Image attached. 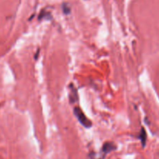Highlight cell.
Returning <instances> with one entry per match:
<instances>
[{
	"label": "cell",
	"mask_w": 159,
	"mask_h": 159,
	"mask_svg": "<svg viewBox=\"0 0 159 159\" xmlns=\"http://www.w3.org/2000/svg\"><path fill=\"white\" fill-rule=\"evenodd\" d=\"M62 10L65 14H69L70 13V7L67 4H63L62 5Z\"/></svg>",
	"instance_id": "obj_6"
},
{
	"label": "cell",
	"mask_w": 159,
	"mask_h": 159,
	"mask_svg": "<svg viewBox=\"0 0 159 159\" xmlns=\"http://www.w3.org/2000/svg\"><path fill=\"white\" fill-rule=\"evenodd\" d=\"M138 138L140 140L143 146L145 145L146 140H147V134H146V131L144 128H141V130H140V134H139Z\"/></svg>",
	"instance_id": "obj_4"
},
{
	"label": "cell",
	"mask_w": 159,
	"mask_h": 159,
	"mask_svg": "<svg viewBox=\"0 0 159 159\" xmlns=\"http://www.w3.org/2000/svg\"><path fill=\"white\" fill-rule=\"evenodd\" d=\"M69 99H70V102L74 104V103L77 102L79 100L78 97V93H77V90L76 89V87H74V85L73 84H70V87H69Z\"/></svg>",
	"instance_id": "obj_2"
},
{
	"label": "cell",
	"mask_w": 159,
	"mask_h": 159,
	"mask_svg": "<svg viewBox=\"0 0 159 159\" xmlns=\"http://www.w3.org/2000/svg\"><path fill=\"white\" fill-rule=\"evenodd\" d=\"M51 17V13L49 12H46V11L43 10L41 11V13H40L39 17H38V19L41 20V19H50Z\"/></svg>",
	"instance_id": "obj_5"
},
{
	"label": "cell",
	"mask_w": 159,
	"mask_h": 159,
	"mask_svg": "<svg viewBox=\"0 0 159 159\" xmlns=\"http://www.w3.org/2000/svg\"><path fill=\"white\" fill-rule=\"evenodd\" d=\"M74 114L76 117H77V120L79 121V123H81V125L87 129H90L92 127V123L91 122V120L86 116L84 113L83 112L82 109L79 107H75L74 108Z\"/></svg>",
	"instance_id": "obj_1"
},
{
	"label": "cell",
	"mask_w": 159,
	"mask_h": 159,
	"mask_svg": "<svg viewBox=\"0 0 159 159\" xmlns=\"http://www.w3.org/2000/svg\"><path fill=\"white\" fill-rule=\"evenodd\" d=\"M115 148H116V147L112 142H106L103 145L102 151L104 154H107L113 150H115Z\"/></svg>",
	"instance_id": "obj_3"
}]
</instances>
